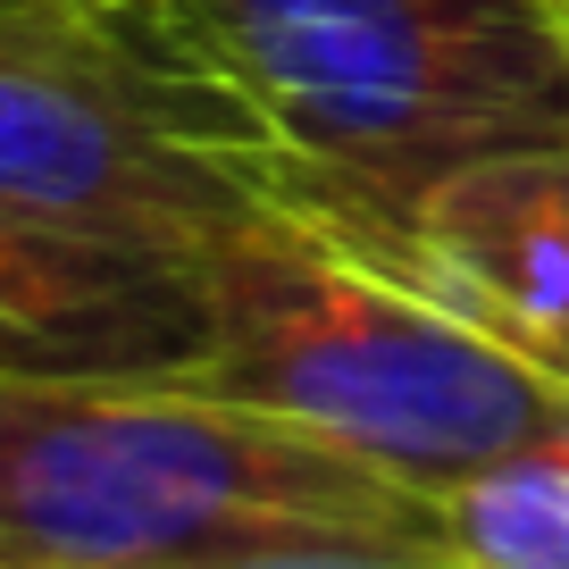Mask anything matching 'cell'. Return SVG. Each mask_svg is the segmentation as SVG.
<instances>
[{
    "mask_svg": "<svg viewBox=\"0 0 569 569\" xmlns=\"http://www.w3.org/2000/svg\"><path fill=\"white\" fill-rule=\"evenodd\" d=\"M436 502L452 569H569V436H536Z\"/></svg>",
    "mask_w": 569,
    "mask_h": 569,
    "instance_id": "6",
    "label": "cell"
},
{
    "mask_svg": "<svg viewBox=\"0 0 569 569\" xmlns=\"http://www.w3.org/2000/svg\"><path fill=\"white\" fill-rule=\"evenodd\" d=\"M210 336L177 386L268 410L319 445L445 495L469 469L569 436V386L310 218L268 210L201 260Z\"/></svg>",
    "mask_w": 569,
    "mask_h": 569,
    "instance_id": "3",
    "label": "cell"
},
{
    "mask_svg": "<svg viewBox=\"0 0 569 569\" xmlns=\"http://www.w3.org/2000/svg\"><path fill=\"white\" fill-rule=\"evenodd\" d=\"M243 545L445 561V502L177 377L0 369V569H109Z\"/></svg>",
    "mask_w": 569,
    "mask_h": 569,
    "instance_id": "2",
    "label": "cell"
},
{
    "mask_svg": "<svg viewBox=\"0 0 569 569\" xmlns=\"http://www.w3.org/2000/svg\"><path fill=\"white\" fill-rule=\"evenodd\" d=\"M201 336V268L0 201V369L177 377Z\"/></svg>",
    "mask_w": 569,
    "mask_h": 569,
    "instance_id": "5",
    "label": "cell"
},
{
    "mask_svg": "<svg viewBox=\"0 0 569 569\" xmlns=\"http://www.w3.org/2000/svg\"><path fill=\"white\" fill-rule=\"evenodd\" d=\"M536 184H545V201H552V218H561V243H569V151H545L536 160ZM519 352L536 360V369H552L561 377L569 369V319L552 327V336H536V343H519Z\"/></svg>",
    "mask_w": 569,
    "mask_h": 569,
    "instance_id": "8",
    "label": "cell"
},
{
    "mask_svg": "<svg viewBox=\"0 0 569 569\" xmlns=\"http://www.w3.org/2000/svg\"><path fill=\"white\" fill-rule=\"evenodd\" d=\"M336 243L569 151V0H76Z\"/></svg>",
    "mask_w": 569,
    "mask_h": 569,
    "instance_id": "1",
    "label": "cell"
},
{
    "mask_svg": "<svg viewBox=\"0 0 569 569\" xmlns=\"http://www.w3.org/2000/svg\"><path fill=\"white\" fill-rule=\"evenodd\" d=\"M561 386H569V369H561Z\"/></svg>",
    "mask_w": 569,
    "mask_h": 569,
    "instance_id": "9",
    "label": "cell"
},
{
    "mask_svg": "<svg viewBox=\"0 0 569 569\" xmlns=\"http://www.w3.org/2000/svg\"><path fill=\"white\" fill-rule=\"evenodd\" d=\"M0 201L177 268L284 210L76 0H0Z\"/></svg>",
    "mask_w": 569,
    "mask_h": 569,
    "instance_id": "4",
    "label": "cell"
},
{
    "mask_svg": "<svg viewBox=\"0 0 569 569\" xmlns=\"http://www.w3.org/2000/svg\"><path fill=\"white\" fill-rule=\"evenodd\" d=\"M109 569H452V561L369 545H243V552H177V561H109Z\"/></svg>",
    "mask_w": 569,
    "mask_h": 569,
    "instance_id": "7",
    "label": "cell"
}]
</instances>
